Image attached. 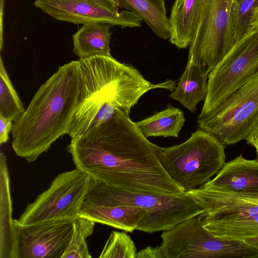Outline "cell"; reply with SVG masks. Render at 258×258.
<instances>
[{"mask_svg":"<svg viewBox=\"0 0 258 258\" xmlns=\"http://www.w3.org/2000/svg\"><path fill=\"white\" fill-rule=\"evenodd\" d=\"M258 77V27L234 45L209 73L207 92L198 118L208 114L228 95Z\"/></svg>","mask_w":258,"mask_h":258,"instance_id":"9c48e42d","label":"cell"},{"mask_svg":"<svg viewBox=\"0 0 258 258\" xmlns=\"http://www.w3.org/2000/svg\"><path fill=\"white\" fill-rule=\"evenodd\" d=\"M135 244L125 232L112 231L107 240L99 258H136Z\"/></svg>","mask_w":258,"mask_h":258,"instance_id":"d4e9b609","label":"cell"},{"mask_svg":"<svg viewBox=\"0 0 258 258\" xmlns=\"http://www.w3.org/2000/svg\"><path fill=\"white\" fill-rule=\"evenodd\" d=\"M118 7L139 15L154 34L163 39L170 36L164 0H116Z\"/></svg>","mask_w":258,"mask_h":258,"instance_id":"d6986e66","label":"cell"},{"mask_svg":"<svg viewBox=\"0 0 258 258\" xmlns=\"http://www.w3.org/2000/svg\"><path fill=\"white\" fill-rule=\"evenodd\" d=\"M205 186L216 189L258 192V159L242 154L225 163Z\"/></svg>","mask_w":258,"mask_h":258,"instance_id":"9a60e30c","label":"cell"},{"mask_svg":"<svg viewBox=\"0 0 258 258\" xmlns=\"http://www.w3.org/2000/svg\"><path fill=\"white\" fill-rule=\"evenodd\" d=\"M231 24L235 42L258 27V0H233Z\"/></svg>","mask_w":258,"mask_h":258,"instance_id":"7402d4cb","label":"cell"},{"mask_svg":"<svg viewBox=\"0 0 258 258\" xmlns=\"http://www.w3.org/2000/svg\"><path fill=\"white\" fill-rule=\"evenodd\" d=\"M24 111L23 103L12 85L1 57L0 115L14 121Z\"/></svg>","mask_w":258,"mask_h":258,"instance_id":"603a6c76","label":"cell"},{"mask_svg":"<svg viewBox=\"0 0 258 258\" xmlns=\"http://www.w3.org/2000/svg\"><path fill=\"white\" fill-rule=\"evenodd\" d=\"M74 221L24 225L13 220L15 258H62L72 237Z\"/></svg>","mask_w":258,"mask_h":258,"instance_id":"7c38bea8","label":"cell"},{"mask_svg":"<svg viewBox=\"0 0 258 258\" xmlns=\"http://www.w3.org/2000/svg\"><path fill=\"white\" fill-rule=\"evenodd\" d=\"M80 92L67 133L71 138L110 119L117 109L130 114L131 109L150 90L173 91L176 82L151 83L135 67L112 56L96 55L79 59Z\"/></svg>","mask_w":258,"mask_h":258,"instance_id":"7a4b0ae2","label":"cell"},{"mask_svg":"<svg viewBox=\"0 0 258 258\" xmlns=\"http://www.w3.org/2000/svg\"><path fill=\"white\" fill-rule=\"evenodd\" d=\"M136 258H164L160 246H147L137 252Z\"/></svg>","mask_w":258,"mask_h":258,"instance_id":"4316f807","label":"cell"},{"mask_svg":"<svg viewBox=\"0 0 258 258\" xmlns=\"http://www.w3.org/2000/svg\"><path fill=\"white\" fill-rule=\"evenodd\" d=\"M161 238L164 258H258V250L244 241L211 234L203 227L201 215L163 231Z\"/></svg>","mask_w":258,"mask_h":258,"instance_id":"8992f818","label":"cell"},{"mask_svg":"<svg viewBox=\"0 0 258 258\" xmlns=\"http://www.w3.org/2000/svg\"><path fill=\"white\" fill-rule=\"evenodd\" d=\"M160 149L120 108L108 120L71 138L67 147L76 167L96 181L130 192L182 196L185 191L161 164Z\"/></svg>","mask_w":258,"mask_h":258,"instance_id":"6da1fadb","label":"cell"},{"mask_svg":"<svg viewBox=\"0 0 258 258\" xmlns=\"http://www.w3.org/2000/svg\"><path fill=\"white\" fill-rule=\"evenodd\" d=\"M258 122V77L236 89L207 115L197 118L198 129L224 146L245 140Z\"/></svg>","mask_w":258,"mask_h":258,"instance_id":"ba28073f","label":"cell"},{"mask_svg":"<svg viewBox=\"0 0 258 258\" xmlns=\"http://www.w3.org/2000/svg\"><path fill=\"white\" fill-rule=\"evenodd\" d=\"M95 222L79 216L74 221V231L70 242L62 258H91L86 239L94 231Z\"/></svg>","mask_w":258,"mask_h":258,"instance_id":"cb8c5ba5","label":"cell"},{"mask_svg":"<svg viewBox=\"0 0 258 258\" xmlns=\"http://www.w3.org/2000/svg\"><path fill=\"white\" fill-rule=\"evenodd\" d=\"M202 220L205 229L223 240L243 241L258 236V215L224 221Z\"/></svg>","mask_w":258,"mask_h":258,"instance_id":"44dd1931","label":"cell"},{"mask_svg":"<svg viewBox=\"0 0 258 258\" xmlns=\"http://www.w3.org/2000/svg\"><path fill=\"white\" fill-rule=\"evenodd\" d=\"M224 146L212 135L197 130L185 142L161 148L159 158L169 176L185 192L209 181L225 164Z\"/></svg>","mask_w":258,"mask_h":258,"instance_id":"277c9868","label":"cell"},{"mask_svg":"<svg viewBox=\"0 0 258 258\" xmlns=\"http://www.w3.org/2000/svg\"><path fill=\"white\" fill-rule=\"evenodd\" d=\"M85 199L103 205L143 208L147 212L145 232L150 233L168 230L205 213L185 193L180 196H165L130 192L95 180Z\"/></svg>","mask_w":258,"mask_h":258,"instance_id":"5b68a950","label":"cell"},{"mask_svg":"<svg viewBox=\"0 0 258 258\" xmlns=\"http://www.w3.org/2000/svg\"><path fill=\"white\" fill-rule=\"evenodd\" d=\"M185 194L204 211L201 216L205 221L258 215V192L216 189L202 185Z\"/></svg>","mask_w":258,"mask_h":258,"instance_id":"4fadbf2b","label":"cell"},{"mask_svg":"<svg viewBox=\"0 0 258 258\" xmlns=\"http://www.w3.org/2000/svg\"><path fill=\"white\" fill-rule=\"evenodd\" d=\"M94 181L77 168L58 174L48 188L27 205L18 222L28 225L75 219Z\"/></svg>","mask_w":258,"mask_h":258,"instance_id":"52a82bcc","label":"cell"},{"mask_svg":"<svg viewBox=\"0 0 258 258\" xmlns=\"http://www.w3.org/2000/svg\"><path fill=\"white\" fill-rule=\"evenodd\" d=\"M233 0H203L200 23L189 48L191 58L207 74L235 43L231 29Z\"/></svg>","mask_w":258,"mask_h":258,"instance_id":"30bf717a","label":"cell"},{"mask_svg":"<svg viewBox=\"0 0 258 258\" xmlns=\"http://www.w3.org/2000/svg\"><path fill=\"white\" fill-rule=\"evenodd\" d=\"M146 211L133 206L100 204L84 199L79 216L101 223L132 232L135 230L145 231Z\"/></svg>","mask_w":258,"mask_h":258,"instance_id":"5bb4252c","label":"cell"},{"mask_svg":"<svg viewBox=\"0 0 258 258\" xmlns=\"http://www.w3.org/2000/svg\"></svg>","mask_w":258,"mask_h":258,"instance_id":"f546056e","label":"cell"},{"mask_svg":"<svg viewBox=\"0 0 258 258\" xmlns=\"http://www.w3.org/2000/svg\"><path fill=\"white\" fill-rule=\"evenodd\" d=\"M35 6L53 19L74 24L100 23L121 28L141 27L143 20L116 0H35Z\"/></svg>","mask_w":258,"mask_h":258,"instance_id":"8fae6325","label":"cell"},{"mask_svg":"<svg viewBox=\"0 0 258 258\" xmlns=\"http://www.w3.org/2000/svg\"><path fill=\"white\" fill-rule=\"evenodd\" d=\"M208 76L191 58H188L185 70L170 97L195 112L198 103L206 98Z\"/></svg>","mask_w":258,"mask_h":258,"instance_id":"e0dca14e","label":"cell"},{"mask_svg":"<svg viewBox=\"0 0 258 258\" xmlns=\"http://www.w3.org/2000/svg\"><path fill=\"white\" fill-rule=\"evenodd\" d=\"M79 60L59 67L38 89L12 129L16 154L34 162L60 137L67 134L80 92Z\"/></svg>","mask_w":258,"mask_h":258,"instance_id":"3957f363","label":"cell"},{"mask_svg":"<svg viewBox=\"0 0 258 258\" xmlns=\"http://www.w3.org/2000/svg\"><path fill=\"white\" fill-rule=\"evenodd\" d=\"M243 241L258 250V236L248 238L244 240Z\"/></svg>","mask_w":258,"mask_h":258,"instance_id":"f1b7e54d","label":"cell"},{"mask_svg":"<svg viewBox=\"0 0 258 258\" xmlns=\"http://www.w3.org/2000/svg\"><path fill=\"white\" fill-rule=\"evenodd\" d=\"M185 121L182 111L169 104L164 110L136 123L147 138L151 137L177 138Z\"/></svg>","mask_w":258,"mask_h":258,"instance_id":"ffe728a7","label":"cell"},{"mask_svg":"<svg viewBox=\"0 0 258 258\" xmlns=\"http://www.w3.org/2000/svg\"><path fill=\"white\" fill-rule=\"evenodd\" d=\"M203 0H175L169 23V41L179 49L190 44L197 30L202 11Z\"/></svg>","mask_w":258,"mask_h":258,"instance_id":"2e32d148","label":"cell"},{"mask_svg":"<svg viewBox=\"0 0 258 258\" xmlns=\"http://www.w3.org/2000/svg\"><path fill=\"white\" fill-rule=\"evenodd\" d=\"M12 121V120L0 115V145L8 141L9 133L13 129Z\"/></svg>","mask_w":258,"mask_h":258,"instance_id":"484cf974","label":"cell"},{"mask_svg":"<svg viewBox=\"0 0 258 258\" xmlns=\"http://www.w3.org/2000/svg\"><path fill=\"white\" fill-rule=\"evenodd\" d=\"M245 140L246 141L248 144L255 148L257 159H258V122L245 138Z\"/></svg>","mask_w":258,"mask_h":258,"instance_id":"83f0119b","label":"cell"},{"mask_svg":"<svg viewBox=\"0 0 258 258\" xmlns=\"http://www.w3.org/2000/svg\"><path fill=\"white\" fill-rule=\"evenodd\" d=\"M111 26L100 23L84 24L73 36L74 53L80 58L96 55L111 56Z\"/></svg>","mask_w":258,"mask_h":258,"instance_id":"ac0fdd59","label":"cell"}]
</instances>
